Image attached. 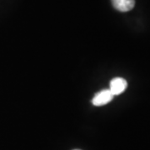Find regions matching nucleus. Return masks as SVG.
<instances>
[{
  "label": "nucleus",
  "mask_w": 150,
  "mask_h": 150,
  "mask_svg": "<svg viewBox=\"0 0 150 150\" xmlns=\"http://www.w3.org/2000/svg\"><path fill=\"white\" fill-rule=\"evenodd\" d=\"M113 95L109 89H103L102 91L98 92L93 98L92 99V103L94 106H103L109 102L112 101Z\"/></svg>",
  "instance_id": "obj_1"
},
{
  "label": "nucleus",
  "mask_w": 150,
  "mask_h": 150,
  "mask_svg": "<svg viewBox=\"0 0 150 150\" xmlns=\"http://www.w3.org/2000/svg\"><path fill=\"white\" fill-rule=\"evenodd\" d=\"M127 86H128V83L124 79H123V78H114L110 82L109 90L111 91L113 96L119 95L122 93H123L124 90L127 88Z\"/></svg>",
  "instance_id": "obj_2"
},
{
  "label": "nucleus",
  "mask_w": 150,
  "mask_h": 150,
  "mask_svg": "<svg viewBox=\"0 0 150 150\" xmlns=\"http://www.w3.org/2000/svg\"><path fill=\"white\" fill-rule=\"evenodd\" d=\"M114 8L120 12L132 10L135 5V0H111Z\"/></svg>",
  "instance_id": "obj_3"
},
{
  "label": "nucleus",
  "mask_w": 150,
  "mask_h": 150,
  "mask_svg": "<svg viewBox=\"0 0 150 150\" xmlns=\"http://www.w3.org/2000/svg\"><path fill=\"white\" fill-rule=\"evenodd\" d=\"M75 150H79V149H75Z\"/></svg>",
  "instance_id": "obj_4"
}]
</instances>
